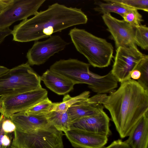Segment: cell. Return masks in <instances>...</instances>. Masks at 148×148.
<instances>
[{
    "instance_id": "20",
    "label": "cell",
    "mask_w": 148,
    "mask_h": 148,
    "mask_svg": "<svg viewBox=\"0 0 148 148\" xmlns=\"http://www.w3.org/2000/svg\"><path fill=\"white\" fill-rule=\"evenodd\" d=\"M105 2L97 3V5L94 10L103 14L114 12L122 17L123 15L129 11L133 9L113 0H104Z\"/></svg>"
},
{
    "instance_id": "24",
    "label": "cell",
    "mask_w": 148,
    "mask_h": 148,
    "mask_svg": "<svg viewBox=\"0 0 148 148\" xmlns=\"http://www.w3.org/2000/svg\"><path fill=\"white\" fill-rule=\"evenodd\" d=\"M122 17L123 20L136 28L143 21L142 15L136 10L132 9L125 14Z\"/></svg>"
},
{
    "instance_id": "10",
    "label": "cell",
    "mask_w": 148,
    "mask_h": 148,
    "mask_svg": "<svg viewBox=\"0 0 148 148\" xmlns=\"http://www.w3.org/2000/svg\"><path fill=\"white\" fill-rule=\"evenodd\" d=\"M69 43L60 36L52 35L42 41H35L26 54L30 65L44 64L51 56L64 49Z\"/></svg>"
},
{
    "instance_id": "15",
    "label": "cell",
    "mask_w": 148,
    "mask_h": 148,
    "mask_svg": "<svg viewBox=\"0 0 148 148\" xmlns=\"http://www.w3.org/2000/svg\"><path fill=\"white\" fill-rule=\"evenodd\" d=\"M10 118L15 125L16 129L24 132L31 131L38 128L51 125L48 122L45 115H34L23 111L13 114Z\"/></svg>"
},
{
    "instance_id": "29",
    "label": "cell",
    "mask_w": 148,
    "mask_h": 148,
    "mask_svg": "<svg viewBox=\"0 0 148 148\" xmlns=\"http://www.w3.org/2000/svg\"><path fill=\"white\" fill-rule=\"evenodd\" d=\"M3 119V115L1 114L0 116V148H6L3 145V138L6 134L2 127V122Z\"/></svg>"
},
{
    "instance_id": "8",
    "label": "cell",
    "mask_w": 148,
    "mask_h": 148,
    "mask_svg": "<svg viewBox=\"0 0 148 148\" xmlns=\"http://www.w3.org/2000/svg\"><path fill=\"white\" fill-rule=\"evenodd\" d=\"M145 55L137 47H119L116 49L114 62L110 72L119 82L121 83L131 79L132 72L136 69Z\"/></svg>"
},
{
    "instance_id": "16",
    "label": "cell",
    "mask_w": 148,
    "mask_h": 148,
    "mask_svg": "<svg viewBox=\"0 0 148 148\" xmlns=\"http://www.w3.org/2000/svg\"><path fill=\"white\" fill-rule=\"evenodd\" d=\"M40 79L47 88L58 95L68 93L75 85L69 79L50 69L43 74Z\"/></svg>"
},
{
    "instance_id": "30",
    "label": "cell",
    "mask_w": 148,
    "mask_h": 148,
    "mask_svg": "<svg viewBox=\"0 0 148 148\" xmlns=\"http://www.w3.org/2000/svg\"><path fill=\"white\" fill-rule=\"evenodd\" d=\"M13 0H0V13L7 8Z\"/></svg>"
},
{
    "instance_id": "23",
    "label": "cell",
    "mask_w": 148,
    "mask_h": 148,
    "mask_svg": "<svg viewBox=\"0 0 148 148\" xmlns=\"http://www.w3.org/2000/svg\"><path fill=\"white\" fill-rule=\"evenodd\" d=\"M135 40L136 45L143 49H148V28L145 25H140L135 29Z\"/></svg>"
},
{
    "instance_id": "25",
    "label": "cell",
    "mask_w": 148,
    "mask_h": 148,
    "mask_svg": "<svg viewBox=\"0 0 148 148\" xmlns=\"http://www.w3.org/2000/svg\"><path fill=\"white\" fill-rule=\"evenodd\" d=\"M131 9L148 12V0H113Z\"/></svg>"
},
{
    "instance_id": "21",
    "label": "cell",
    "mask_w": 148,
    "mask_h": 148,
    "mask_svg": "<svg viewBox=\"0 0 148 148\" xmlns=\"http://www.w3.org/2000/svg\"><path fill=\"white\" fill-rule=\"evenodd\" d=\"M53 103L47 97L25 111L32 115H45L51 110Z\"/></svg>"
},
{
    "instance_id": "17",
    "label": "cell",
    "mask_w": 148,
    "mask_h": 148,
    "mask_svg": "<svg viewBox=\"0 0 148 148\" xmlns=\"http://www.w3.org/2000/svg\"><path fill=\"white\" fill-rule=\"evenodd\" d=\"M125 141L131 148H148V112L134 126Z\"/></svg>"
},
{
    "instance_id": "32",
    "label": "cell",
    "mask_w": 148,
    "mask_h": 148,
    "mask_svg": "<svg viewBox=\"0 0 148 148\" xmlns=\"http://www.w3.org/2000/svg\"><path fill=\"white\" fill-rule=\"evenodd\" d=\"M9 69L5 66H0V75L7 71Z\"/></svg>"
},
{
    "instance_id": "12",
    "label": "cell",
    "mask_w": 148,
    "mask_h": 148,
    "mask_svg": "<svg viewBox=\"0 0 148 148\" xmlns=\"http://www.w3.org/2000/svg\"><path fill=\"white\" fill-rule=\"evenodd\" d=\"M110 119L103 110L96 114L80 119L71 124L70 129H77L109 137Z\"/></svg>"
},
{
    "instance_id": "13",
    "label": "cell",
    "mask_w": 148,
    "mask_h": 148,
    "mask_svg": "<svg viewBox=\"0 0 148 148\" xmlns=\"http://www.w3.org/2000/svg\"><path fill=\"white\" fill-rule=\"evenodd\" d=\"M64 133L75 148H102L108 141L106 136L77 129H70Z\"/></svg>"
},
{
    "instance_id": "9",
    "label": "cell",
    "mask_w": 148,
    "mask_h": 148,
    "mask_svg": "<svg viewBox=\"0 0 148 148\" xmlns=\"http://www.w3.org/2000/svg\"><path fill=\"white\" fill-rule=\"evenodd\" d=\"M45 0H13L0 13V29L9 28L14 22L34 15Z\"/></svg>"
},
{
    "instance_id": "18",
    "label": "cell",
    "mask_w": 148,
    "mask_h": 148,
    "mask_svg": "<svg viewBox=\"0 0 148 148\" xmlns=\"http://www.w3.org/2000/svg\"><path fill=\"white\" fill-rule=\"evenodd\" d=\"M49 123L58 130L64 132L70 129L71 122L67 112L51 111L45 114Z\"/></svg>"
},
{
    "instance_id": "33",
    "label": "cell",
    "mask_w": 148,
    "mask_h": 148,
    "mask_svg": "<svg viewBox=\"0 0 148 148\" xmlns=\"http://www.w3.org/2000/svg\"><path fill=\"white\" fill-rule=\"evenodd\" d=\"M8 148H16L14 147L12 145L9 147Z\"/></svg>"
},
{
    "instance_id": "3",
    "label": "cell",
    "mask_w": 148,
    "mask_h": 148,
    "mask_svg": "<svg viewBox=\"0 0 148 148\" xmlns=\"http://www.w3.org/2000/svg\"><path fill=\"white\" fill-rule=\"evenodd\" d=\"M90 64L76 59L56 61L49 69L65 77L75 84H84L97 94L110 93L114 91L117 81L110 71L101 76L89 70Z\"/></svg>"
},
{
    "instance_id": "27",
    "label": "cell",
    "mask_w": 148,
    "mask_h": 148,
    "mask_svg": "<svg viewBox=\"0 0 148 148\" xmlns=\"http://www.w3.org/2000/svg\"><path fill=\"white\" fill-rule=\"evenodd\" d=\"M102 148H131L125 141L120 139L114 140L110 145Z\"/></svg>"
},
{
    "instance_id": "1",
    "label": "cell",
    "mask_w": 148,
    "mask_h": 148,
    "mask_svg": "<svg viewBox=\"0 0 148 148\" xmlns=\"http://www.w3.org/2000/svg\"><path fill=\"white\" fill-rule=\"evenodd\" d=\"M87 21V16L81 9L56 3L15 25L11 34L15 41H36L73 26L85 24Z\"/></svg>"
},
{
    "instance_id": "6",
    "label": "cell",
    "mask_w": 148,
    "mask_h": 148,
    "mask_svg": "<svg viewBox=\"0 0 148 148\" xmlns=\"http://www.w3.org/2000/svg\"><path fill=\"white\" fill-rule=\"evenodd\" d=\"M63 135L51 125L28 132L16 129L12 145L16 148H64Z\"/></svg>"
},
{
    "instance_id": "19",
    "label": "cell",
    "mask_w": 148,
    "mask_h": 148,
    "mask_svg": "<svg viewBox=\"0 0 148 148\" xmlns=\"http://www.w3.org/2000/svg\"><path fill=\"white\" fill-rule=\"evenodd\" d=\"M90 96V92L87 91H84L79 95L74 97H71L69 95L66 94L64 97L62 101L53 103L50 111L64 112L67 111L69 107L73 104L88 99L89 98Z\"/></svg>"
},
{
    "instance_id": "11",
    "label": "cell",
    "mask_w": 148,
    "mask_h": 148,
    "mask_svg": "<svg viewBox=\"0 0 148 148\" xmlns=\"http://www.w3.org/2000/svg\"><path fill=\"white\" fill-rule=\"evenodd\" d=\"M102 18L114 41L116 49L120 47H137L135 40V28L123 20L113 17L110 13L103 14Z\"/></svg>"
},
{
    "instance_id": "5",
    "label": "cell",
    "mask_w": 148,
    "mask_h": 148,
    "mask_svg": "<svg viewBox=\"0 0 148 148\" xmlns=\"http://www.w3.org/2000/svg\"><path fill=\"white\" fill-rule=\"evenodd\" d=\"M40 76L28 62L0 75V96L15 95L42 88Z\"/></svg>"
},
{
    "instance_id": "22",
    "label": "cell",
    "mask_w": 148,
    "mask_h": 148,
    "mask_svg": "<svg viewBox=\"0 0 148 148\" xmlns=\"http://www.w3.org/2000/svg\"><path fill=\"white\" fill-rule=\"evenodd\" d=\"M135 69L140 73V78L137 81L140 86L148 92V56L145 55L139 62Z\"/></svg>"
},
{
    "instance_id": "2",
    "label": "cell",
    "mask_w": 148,
    "mask_h": 148,
    "mask_svg": "<svg viewBox=\"0 0 148 148\" xmlns=\"http://www.w3.org/2000/svg\"><path fill=\"white\" fill-rule=\"evenodd\" d=\"M102 104L109 111L120 137L124 138L148 112V92L130 79L121 82L119 88L109 95L105 94Z\"/></svg>"
},
{
    "instance_id": "7",
    "label": "cell",
    "mask_w": 148,
    "mask_h": 148,
    "mask_svg": "<svg viewBox=\"0 0 148 148\" xmlns=\"http://www.w3.org/2000/svg\"><path fill=\"white\" fill-rule=\"evenodd\" d=\"M48 92L41 88L15 95L2 97L0 112L10 117L13 114L25 111L47 97Z\"/></svg>"
},
{
    "instance_id": "31",
    "label": "cell",
    "mask_w": 148,
    "mask_h": 148,
    "mask_svg": "<svg viewBox=\"0 0 148 148\" xmlns=\"http://www.w3.org/2000/svg\"><path fill=\"white\" fill-rule=\"evenodd\" d=\"M140 76V73L138 70L135 69L132 71L131 75V78L134 80H138Z\"/></svg>"
},
{
    "instance_id": "4",
    "label": "cell",
    "mask_w": 148,
    "mask_h": 148,
    "mask_svg": "<svg viewBox=\"0 0 148 148\" xmlns=\"http://www.w3.org/2000/svg\"><path fill=\"white\" fill-rule=\"evenodd\" d=\"M69 35L77 50L85 57L90 65L103 68L110 65L114 51L111 43L76 27L70 30Z\"/></svg>"
},
{
    "instance_id": "34",
    "label": "cell",
    "mask_w": 148,
    "mask_h": 148,
    "mask_svg": "<svg viewBox=\"0 0 148 148\" xmlns=\"http://www.w3.org/2000/svg\"><path fill=\"white\" fill-rule=\"evenodd\" d=\"M2 97L0 96V103L1 101V100Z\"/></svg>"
},
{
    "instance_id": "26",
    "label": "cell",
    "mask_w": 148,
    "mask_h": 148,
    "mask_svg": "<svg viewBox=\"0 0 148 148\" xmlns=\"http://www.w3.org/2000/svg\"><path fill=\"white\" fill-rule=\"evenodd\" d=\"M3 115L2 127L5 133L11 134L14 133L16 129V127L11 119L10 117Z\"/></svg>"
},
{
    "instance_id": "28",
    "label": "cell",
    "mask_w": 148,
    "mask_h": 148,
    "mask_svg": "<svg viewBox=\"0 0 148 148\" xmlns=\"http://www.w3.org/2000/svg\"><path fill=\"white\" fill-rule=\"evenodd\" d=\"M12 31L9 28L0 29V45L7 36L11 34Z\"/></svg>"
},
{
    "instance_id": "14",
    "label": "cell",
    "mask_w": 148,
    "mask_h": 148,
    "mask_svg": "<svg viewBox=\"0 0 148 148\" xmlns=\"http://www.w3.org/2000/svg\"><path fill=\"white\" fill-rule=\"evenodd\" d=\"M101 94H97L84 101L76 103L67 110L71 124L80 119L97 114L103 110Z\"/></svg>"
}]
</instances>
